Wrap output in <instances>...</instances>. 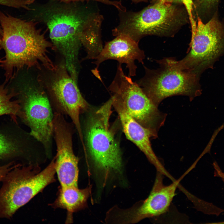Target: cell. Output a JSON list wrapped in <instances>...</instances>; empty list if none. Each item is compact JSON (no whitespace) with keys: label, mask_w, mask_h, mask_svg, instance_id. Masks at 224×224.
<instances>
[{"label":"cell","mask_w":224,"mask_h":224,"mask_svg":"<svg viewBox=\"0 0 224 224\" xmlns=\"http://www.w3.org/2000/svg\"><path fill=\"white\" fill-rule=\"evenodd\" d=\"M0 23L3 32L0 47L5 54L2 64L5 83L24 68H45L52 71L56 69L57 66L50 57V50L55 48L34 22L0 11Z\"/></svg>","instance_id":"cell-1"},{"label":"cell","mask_w":224,"mask_h":224,"mask_svg":"<svg viewBox=\"0 0 224 224\" xmlns=\"http://www.w3.org/2000/svg\"><path fill=\"white\" fill-rule=\"evenodd\" d=\"M47 25L54 48L64 57L72 78L77 80L78 55L81 44L80 36L86 29L101 24L103 17L97 10L62 6L46 8L41 14Z\"/></svg>","instance_id":"cell-2"},{"label":"cell","mask_w":224,"mask_h":224,"mask_svg":"<svg viewBox=\"0 0 224 224\" xmlns=\"http://www.w3.org/2000/svg\"><path fill=\"white\" fill-rule=\"evenodd\" d=\"M113 100L111 97L86 118L82 130L86 155L87 151L95 169L104 180L122 174L121 152L110 127Z\"/></svg>","instance_id":"cell-3"},{"label":"cell","mask_w":224,"mask_h":224,"mask_svg":"<svg viewBox=\"0 0 224 224\" xmlns=\"http://www.w3.org/2000/svg\"><path fill=\"white\" fill-rule=\"evenodd\" d=\"M53 158L40 171L38 164H20L9 171L0 189V219H10L16 211L54 182Z\"/></svg>","instance_id":"cell-4"},{"label":"cell","mask_w":224,"mask_h":224,"mask_svg":"<svg viewBox=\"0 0 224 224\" xmlns=\"http://www.w3.org/2000/svg\"><path fill=\"white\" fill-rule=\"evenodd\" d=\"M157 62L159 67L156 69L144 67L145 74L137 82L156 106L173 96H186L192 100L200 95V76L182 68L174 58H166Z\"/></svg>","instance_id":"cell-5"},{"label":"cell","mask_w":224,"mask_h":224,"mask_svg":"<svg viewBox=\"0 0 224 224\" xmlns=\"http://www.w3.org/2000/svg\"><path fill=\"white\" fill-rule=\"evenodd\" d=\"M224 55V29L221 23L215 16L206 24L198 17L187 54L178 61L182 68L200 77Z\"/></svg>","instance_id":"cell-6"},{"label":"cell","mask_w":224,"mask_h":224,"mask_svg":"<svg viewBox=\"0 0 224 224\" xmlns=\"http://www.w3.org/2000/svg\"><path fill=\"white\" fill-rule=\"evenodd\" d=\"M172 2L159 0L137 12H119V24L112 30L115 36L124 35L138 43L143 36L166 33L177 20V12Z\"/></svg>","instance_id":"cell-7"},{"label":"cell","mask_w":224,"mask_h":224,"mask_svg":"<svg viewBox=\"0 0 224 224\" xmlns=\"http://www.w3.org/2000/svg\"><path fill=\"white\" fill-rule=\"evenodd\" d=\"M109 89L112 96L122 103L135 120L157 136L158 131L164 124L165 115L159 111L138 84L125 74L121 64L118 65Z\"/></svg>","instance_id":"cell-8"},{"label":"cell","mask_w":224,"mask_h":224,"mask_svg":"<svg viewBox=\"0 0 224 224\" xmlns=\"http://www.w3.org/2000/svg\"><path fill=\"white\" fill-rule=\"evenodd\" d=\"M17 91L16 97L21 106L20 119L29 128L30 134L43 144L50 158L54 140V112L48 95L40 87L33 86L25 87Z\"/></svg>","instance_id":"cell-9"},{"label":"cell","mask_w":224,"mask_h":224,"mask_svg":"<svg viewBox=\"0 0 224 224\" xmlns=\"http://www.w3.org/2000/svg\"><path fill=\"white\" fill-rule=\"evenodd\" d=\"M52 72L49 98L53 112L70 118L80 142L84 145L80 117L87 111L89 105L82 95L77 82L71 77L65 65L57 66Z\"/></svg>","instance_id":"cell-10"},{"label":"cell","mask_w":224,"mask_h":224,"mask_svg":"<svg viewBox=\"0 0 224 224\" xmlns=\"http://www.w3.org/2000/svg\"><path fill=\"white\" fill-rule=\"evenodd\" d=\"M164 175L157 172L152 190L148 197L126 209H112L108 216L110 221L117 223H135L146 218L157 217L169 210L175 195V191L182 179L173 181L170 185L163 184Z\"/></svg>","instance_id":"cell-11"},{"label":"cell","mask_w":224,"mask_h":224,"mask_svg":"<svg viewBox=\"0 0 224 224\" xmlns=\"http://www.w3.org/2000/svg\"><path fill=\"white\" fill-rule=\"evenodd\" d=\"M64 115L54 112L53 138L56 147L54 159L56 173L61 187L77 186L79 159L73 149V137L75 127Z\"/></svg>","instance_id":"cell-12"},{"label":"cell","mask_w":224,"mask_h":224,"mask_svg":"<svg viewBox=\"0 0 224 224\" xmlns=\"http://www.w3.org/2000/svg\"><path fill=\"white\" fill-rule=\"evenodd\" d=\"M45 152L43 144L17 122L12 126H0V161L5 164L17 161L23 164H35L41 159Z\"/></svg>","instance_id":"cell-13"},{"label":"cell","mask_w":224,"mask_h":224,"mask_svg":"<svg viewBox=\"0 0 224 224\" xmlns=\"http://www.w3.org/2000/svg\"><path fill=\"white\" fill-rule=\"evenodd\" d=\"M145 58L144 52L139 47L138 43L128 36L119 35L105 43L95 59L94 63L96 67L92 70V72L101 80L98 70L100 64L106 60L112 59L117 60L119 64H125L128 71V76H134L137 68L135 61L143 63Z\"/></svg>","instance_id":"cell-14"},{"label":"cell","mask_w":224,"mask_h":224,"mask_svg":"<svg viewBox=\"0 0 224 224\" xmlns=\"http://www.w3.org/2000/svg\"><path fill=\"white\" fill-rule=\"evenodd\" d=\"M113 106L119 118L127 138L134 143L145 155L156 171L166 177L169 173L155 155L152 147L150 138L157 137L152 131L135 120L128 112L122 103L112 96Z\"/></svg>","instance_id":"cell-15"},{"label":"cell","mask_w":224,"mask_h":224,"mask_svg":"<svg viewBox=\"0 0 224 224\" xmlns=\"http://www.w3.org/2000/svg\"><path fill=\"white\" fill-rule=\"evenodd\" d=\"M91 191L90 187L80 189L78 186L61 187L52 207L65 209L72 214L86 206Z\"/></svg>","instance_id":"cell-16"},{"label":"cell","mask_w":224,"mask_h":224,"mask_svg":"<svg viewBox=\"0 0 224 224\" xmlns=\"http://www.w3.org/2000/svg\"><path fill=\"white\" fill-rule=\"evenodd\" d=\"M5 83L0 84V116L7 115L14 121L17 122V117L21 116V106L17 99L12 100L16 97L17 92L14 88L9 90L5 87Z\"/></svg>","instance_id":"cell-17"},{"label":"cell","mask_w":224,"mask_h":224,"mask_svg":"<svg viewBox=\"0 0 224 224\" xmlns=\"http://www.w3.org/2000/svg\"><path fill=\"white\" fill-rule=\"evenodd\" d=\"M19 165L12 162L0 166V181H2L7 173Z\"/></svg>","instance_id":"cell-18"},{"label":"cell","mask_w":224,"mask_h":224,"mask_svg":"<svg viewBox=\"0 0 224 224\" xmlns=\"http://www.w3.org/2000/svg\"><path fill=\"white\" fill-rule=\"evenodd\" d=\"M59 0L67 3L70 2H89L94 1L99 2L103 4L108 5H111L112 4V1L110 0Z\"/></svg>","instance_id":"cell-19"},{"label":"cell","mask_w":224,"mask_h":224,"mask_svg":"<svg viewBox=\"0 0 224 224\" xmlns=\"http://www.w3.org/2000/svg\"><path fill=\"white\" fill-rule=\"evenodd\" d=\"M171 2H176L184 3L187 7L188 11L190 13H191V5L192 0H167Z\"/></svg>","instance_id":"cell-20"},{"label":"cell","mask_w":224,"mask_h":224,"mask_svg":"<svg viewBox=\"0 0 224 224\" xmlns=\"http://www.w3.org/2000/svg\"><path fill=\"white\" fill-rule=\"evenodd\" d=\"M214 167L216 170V175L221 177V178H224V173L221 171L217 164H214Z\"/></svg>","instance_id":"cell-21"},{"label":"cell","mask_w":224,"mask_h":224,"mask_svg":"<svg viewBox=\"0 0 224 224\" xmlns=\"http://www.w3.org/2000/svg\"><path fill=\"white\" fill-rule=\"evenodd\" d=\"M3 35L2 30V28H0V41L1 40Z\"/></svg>","instance_id":"cell-22"},{"label":"cell","mask_w":224,"mask_h":224,"mask_svg":"<svg viewBox=\"0 0 224 224\" xmlns=\"http://www.w3.org/2000/svg\"><path fill=\"white\" fill-rule=\"evenodd\" d=\"M132 1L135 3H137L142 1H144L147 0H131Z\"/></svg>","instance_id":"cell-23"},{"label":"cell","mask_w":224,"mask_h":224,"mask_svg":"<svg viewBox=\"0 0 224 224\" xmlns=\"http://www.w3.org/2000/svg\"><path fill=\"white\" fill-rule=\"evenodd\" d=\"M202 0L204 2H214V1H215L216 0Z\"/></svg>","instance_id":"cell-24"},{"label":"cell","mask_w":224,"mask_h":224,"mask_svg":"<svg viewBox=\"0 0 224 224\" xmlns=\"http://www.w3.org/2000/svg\"><path fill=\"white\" fill-rule=\"evenodd\" d=\"M3 62V60H2L0 59V66H2V64Z\"/></svg>","instance_id":"cell-25"},{"label":"cell","mask_w":224,"mask_h":224,"mask_svg":"<svg viewBox=\"0 0 224 224\" xmlns=\"http://www.w3.org/2000/svg\"><path fill=\"white\" fill-rule=\"evenodd\" d=\"M222 180H223V181L224 182V178H222Z\"/></svg>","instance_id":"cell-26"},{"label":"cell","mask_w":224,"mask_h":224,"mask_svg":"<svg viewBox=\"0 0 224 224\" xmlns=\"http://www.w3.org/2000/svg\"><path fill=\"white\" fill-rule=\"evenodd\" d=\"M115 0V1H116H116H117V0Z\"/></svg>","instance_id":"cell-27"}]
</instances>
